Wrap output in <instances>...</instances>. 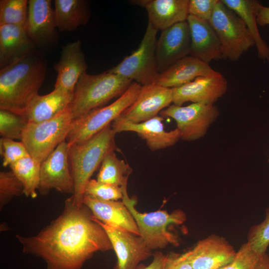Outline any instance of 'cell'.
Returning a JSON list of instances; mask_svg holds the SVG:
<instances>
[{
	"label": "cell",
	"mask_w": 269,
	"mask_h": 269,
	"mask_svg": "<svg viewBox=\"0 0 269 269\" xmlns=\"http://www.w3.org/2000/svg\"><path fill=\"white\" fill-rule=\"evenodd\" d=\"M84 205H74L66 199L61 215L37 235L15 236L23 253L39 257L46 269H81L94 253L113 250L104 228Z\"/></svg>",
	"instance_id": "6da1fadb"
},
{
	"label": "cell",
	"mask_w": 269,
	"mask_h": 269,
	"mask_svg": "<svg viewBox=\"0 0 269 269\" xmlns=\"http://www.w3.org/2000/svg\"><path fill=\"white\" fill-rule=\"evenodd\" d=\"M46 71V58L37 49L0 69V110L23 116L38 94Z\"/></svg>",
	"instance_id": "7a4b0ae2"
},
{
	"label": "cell",
	"mask_w": 269,
	"mask_h": 269,
	"mask_svg": "<svg viewBox=\"0 0 269 269\" xmlns=\"http://www.w3.org/2000/svg\"><path fill=\"white\" fill-rule=\"evenodd\" d=\"M116 134L110 124L89 139L69 144V162L74 184L71 197L75 206L79 208L83 205L86 186L106 155L119 150L115 139Z\"/></svg>",
	"instance_id": "3957f363"
},
{
	"label": "cell",
	"mask_w": 269,
	"mask_h": 269,
	"mask_svg": "<svg viewBox=\"0 0 269 269\" xmlns=\"http://www.w3.org/2000/svg\"><path fill=\"white\" fill-rule=\"evenodd\" d=\"M133 81L108 70L98 74H83L74 90L70 105L72 119L119 98Z\"/></svg>",
	"instance_id": "277c9868"
},
{
	"label": "cell",
	"mask_w": 269,
	"mask_h": 269,
	"mask_svg": "<svg viewBox=\"0 0 269 269\" xmlns=\"http://www.w3.org/2000/svg\"><path fill=\"white\" fill-rule=\"evenodd\" d=\"M72 120L70 105L51 119L28 123L23 131L21 141L29 155L41 163L60 143L66 140Z\"/></svg>",
	"instance_id": "5b68a950"
},
{
	"label": "cell",
	"mask_w": 269,
	"mask_h": 269,
	"mask_svg": "<svg viewBox=\"0 0 269 269\" xmlns=\"http://www.w3.org/2000/svg\"><path fill=\"white\" fill-rule=\"evenodd\" d=\"M122 201L134 218L139 236L151 250L164 248L169 244L179 245L177 236L169 231L167 227L170 224L181 225L186 221L183 211L176 210L170 214L165 210L140 213L135 208V199L130 198L128 192L123 193Z\"/></svg>",
	"instance_id": "8992f818"
},
{
	"label": "cell",
	"mask_w": 269,
	"mask_h": 269,
	"mask_svg": "<svg viewBox=\"0 0 269 269\" xmlns=\"http://www.w3.org/2000/svg\"><path fill=\"white\" fill-rule=\"evenodd\" d=\"M141 87L133 82L127 91L110 105L94 109L73 120L66 141L69 144L84 142L111 124L134 103Z\"/></svg>",
	"instance_id": "52a82bcc"
},
{
	"label": "cell",
	"mask_w": 269,
	"mask_h": 269,
	"mask_svg": "<svg viewBox=\"0 0 269 269\" xmlns=\"http://www.w3.org/2000/svg\"><path fill=\"white\" fill-rule=\"evenodd\" d=\"M209 22L220 41L222 59L236 61L255 46L244 22L221 0L217 2Z\"/></svg>",
	"instance_id": "ba28073f"
},
{
	"label": "cell",
	"mask_w": 269,
	"mask_h": 269,
	"mask_svg": "<svg viewBox=\"0 0 269 269\" xmlns=\"http://www.w3.org/2000/svg\"><path fill=\"white\" fill-rule=\"evenodd\" d=\"M157 31L148 22L138 47L108 71L141 86L154 84L159 74L156 57Z\"/></svg>",
	"instance_id": "9c48e42d"
},
{
	"label": "cell",
	"mask_w": 269,
	"mask_h": 269,
	"mask_svg": "<svg viewBox=\"0 0 269 269\" xmlns=\"http://www.w3.org/2000/svg\"><path fill=\"white\" fill-rule=\"evenodd\" d=\"M163 118H170L176 123L180 139L194 141L203 137L210 126L220 115L214 105L192 103L186 106L170 105L160 112Z\"/></svg>",
	"instance_id": "30bf717a"
},
{
	"label": "cell",
	"mask_w": 269,
	"mask_h": 269,
	"mask_svg": "<svg viewBox=\"0 0 269 269\" xmlns=\"http://www.w3.org/2000/svg\"><path fill=\"white\" fill-rule=\"evenodd\" d=\"M69 146L66 140L63 141L41 163L38 189L41 194L46 195L52 189L63 193H74L68 157Z\"/></svg>",
	"instance_id": "8fae6325"
},
{
	"label": "cell",
	"mask_w": 269,
	"mask_h": 269,
	"mask_svg": "<svg viewBox=\"0 0 269 269\" xmlns=\"http://www.w3.org/2000/svg\"><path fill=\"white\" fill-rule=\"evenodd\" d=\"M93 218L107 233L116 253L117 262L114 269H137L141 262L151 256L152 250L140 236L109 226Z\"/></svg>",
	"instance_id": "7c38bea8"
},
{
	"label": "cell",
	"mask_w": 269,
	"mask_h": 269,
	"mask_svg": "<svg viewBox=\"0 0 269 269\" xmlns=\"http://www.w3.org/2000/svg\"><path fill=\"white\" fill-rule=\"evenodd\" d=\"M228 83L218 71L202 76L182 86L172 88L173 104L182 106L188 102L205 105L214 104L227 92Z\"/></svg>",
	"instance_id": "4fadbf2b"
},
{
	"label": "cell",
	"mask_w": 269,
	"mask_h": 269,
	"mask_svg": "<svg viewBox=\"0 0 269 269\" xmlns=\"http://www.w3.org/2000/svg\"><path fill=\"white\" fill-rule=\"evenodd\" d=\"M236 252L225 238L211 234L184 254L193 269H220L233 260Z\"/></svg>",
	"instance_id": "5bb4252c"
},
{
	"label": "cell",
	"mask_w": 269,
	"mask_h": 269,
	"mask_svg": "<svg viewBox=\"0 0 269 269\" xmlns=\"http://www.w3.org/2000/svg\"><path fill=\"white\" fill-rule=\"evenodd\" d=\"M172 102V89L155 84L142 86L135 100L119 117L133 123H141L157 116Z\"/></svg>",
	"instance_id": "9a60e30c"
},
{
	"label": "cell",
	"mask_w": 269,
	"mask_h": 269,
	"mask_svg": "<svg viewBox=\"0 0 269 269\" xmlns=\"http://www.w3.org/2000/svg\"><path fill=\"white\" fill-rule=\"evenodd\" d=\"M190 43V29L187 20L162 30L156 46L159 73L178 60L188 56Z\"/></svg>",
	"instance_id": "2e32d148"
},
{
	"label": "cell",
	"mask_w": 269,
	"mask_h": 269,
	"mask_svg": "<svg viewBox=\"0 0 269 269\" xmlns=\"http://www.w3.org/2000/svg\"><path fill=\"white\" fill-rule=\"evenodd\" d=\"M163 118L155 116L139 123H133L123 120L120 117L111 124L114 132H133L146 142L148 147L153 151L171 147L180 139V132L176 128L166 131L163 124Z\"/></svg>",
	"instance_id": "e0dca14e"
},
{
	"label": "cell",
	"mask_w": 269,
	"mask_h": 269,
	"mask_svg": "<svg viewBox=\"0 0 269 269\" xmlns=\"http://www.w3.org/2000/svg\"><path fill=\"white\" fill-rule=\"evenodd\" d=\"M25 30L36 47H45L57 40L54 11L50 0H29Z\"/></svg>",
	"instance_id": "ac0fdd59"
},
{
	"label": "cell",
	"mask_w": 269,
	"mask_h": 269,
	"mask_svg": "<svg viewBox=\"0 0 269 269\" xmlns=\"http://www.w3.org/2000/svg\"><path fill=\"white\" fill-rule=\"evenodd\" d=\"M81 45V41L76 40L63 46L60 59L54 66L57 73L54 89L73 94L79 79L88 68Z\"/></svg>",
	"instance_id": "d6986e66"
},
{
	"label": "cell",
	"mask_w": 269,
	"mask_h": 269,
	"mask_svg": "<svg viewBox=\"0 0 269 269\" xmlns=\"http://www.w3.org/2000/svg\"><path fill=\"white\" fill-rule=\"evenodd\" d=\"M83 203L100 222L139 236L134 219L123 201L103 200L85 195Z\"/></svg>",
	"instance_id": "ffe728a7"
},
{
	"label": "cell",
	"mask_w": 269,
	"mask_h": 269,
	"mask_svg": "<svg viewBox=\"0 0 269 269\" xmlns=\"http://www.w3.org/2000/svg\"><path fill=\"white\" fill-rule=\"evenodd\" d=\"M187 21L191 37L189 55L208 64L222 59L220 41L210 22L191 15Z\"/></svg>",
	"instance_id": "44dd1931"
},
{
	"label": "cell",
	"mask_w": 269,
	"mask_h": 269,
	"mask_svg": "<svg viewBox=\"0 0 269 269\" xmlns=\"http://www.w3.org/2000/svg\"><path fill=\"white\" fill-rule=\"evenodd\" d=\"M131 2L144 7L148 21L156 30H163L186 21L189 0H137Z\"/></svg>",
	"instance_id": "7402d4cb"
},
{
	"label": "cell",
	"mask_w": 269,
	"mask_h": 269,
	"mask_svg": "<svg viewBox=\"0 0 269 269\" xmlns=\"http://www.w3.org/2000/svg\"><path fill=\"white\" fill-rule=\"evenodd\" d=\"M209 64L192 56H187L159 73L154 84L175 88L187 84L196 78L216 72Z\"/></svg>",
	"instance_id": "603a6c76"
},
{
	"label": "cell",
	"mask_w": 269,
	"mask_h": 269,
	"mask_svg": "<svg viewBox=\"0 0 269 269\" xmlns=\"http://www.w3.org/2000/svg\"><path fill=\"white\" fill-rule=\"evenodd\" d=\"M36 50L24 28L14 25L0 24V69Z\"/></svg>",
	"instance_id": "cb8c5ba5"
},
{
	"label": "cell",
	"mask_w": 269,
	"mask_h": 269,
	"mask_svg": "<svg viewBox=\"0 0 269 269\" xmlns=\"http://www.w3.org/2000/svg\"><path fill=\"white\" fill-rule=\"evenodd\" d=\"M72 99V93L54 88L47 94L35 96L23 116L27 123L51 119L68 107Z\"/></svg>",
	"instance_id": "d4e9b609"
},
{
	"label": "cell",
	"mask_w": 269,
	"mask_h": 269,
	"mask_svg": "<svg viewBox=\"0 0 269 269\" xmlns=\"http://www.w3.org/2000/svg\"><path fill=\"white\" fill-rule=\"evenodd\" d=\"M54 15L60 32H72L85 25L90 17L89 2L85 0H55Z\"/></svg>",
	"instance_id": "484cf974"
},
{
	"label": "cell",
	"mask_w": 269,
	"mask_h": 269,
	"mask_svg": "<svg viewBox=\"0 0 269 269\" xmlns=\"http://www.w3.org/2000/svg\"><path fill=\"white\" fill-rule=\"evenodd\" d=\"M244 22L251 33L259 59L269 62V45L262 37L257 21L259 1L256 0H221Z\"/></svg>",
	"instance_id": "4316f807"
},
{
	"label": "cell",
	"mask_w": 269,
	"mask_h": 269,
	"mask_svg": "<svg viewBox=\"0 0 269 269\" xmlns=\"http://www.w3.org/2000/svg\"><path fill=\"white\" fill-rule=\"evenodd\" d=\"M132 170L127 162L119 159L115 151H112L108 153L103 159L97 180L119 186L123 192L127 190L128 177Z\"/></svg>",
	"instance_id": "83f0119b"
},
{
	"label": "cell",
	"mask_w": 269,
	"mask_h": 269,
	"mask_svg": "<svg viewBox=\"0 0 269 269\" xmlns=\"http://www.w3.org/2000/svg\"><path fill=\"white\" fill-rule=\"evenodd\" d=\"M41 164L30 155L23 157L9 165L11 170L24 187V194L35 198L37 194L40 179Z\"/></svg>",
	"instance_id": "f1b7e54d"
},
{
	"label": "cell",
	"mask_w": 269,
	"mask_h": 269,
	"mask_svg": "<svg viewBox=\"0 0 269 269\" xmlns=\"http://www.w3.org/2000/svg\"><path fill=\"white\" fill-rule=\"evenodd\" d=\"M28 0H0V24H10L25 28Z\"/></svg>",
	"instance_id": "f546056e"
},
{
	"label": "cell",
	"mask_w": 269,
	"mask_h": 269,
	"mask_svg": "<svg viewBox=\"0 0 269 269\" xmlns=\"http://www.w3.org/2000/svg\"><path fill=\"white\" fill-rule=\"evenodd\" d=\"M27 122L22 115L0 110V135L1 137L21 140Z\"/></svg>",
	"instance_id": "4dcf8cb0"
},
{
	"label": "cell",
	"mask_w": 269,
	"mask_h": 269,
	"mask_svg": "<svg viewBox=\"0 0 269 269\" xmlns=\"http://www.w3.org/2000/svg\"><path fill=\"white\" fill-rule=\"evenodd\" d=\"M247 238V242L258 254L262 256L267 253L269 246V207L266 210L264 220L251 227Z\"/></svg>",
	"instance_id": "1f68e13d"
},
{
	"label": "cell",
	"mask_w": 269,
	"mask_h": 269,
	"mask_svg": "<svg viewBox=\"0 0 269 269\" xmlns=\"http://www.w3.org/2000/svg\"><path fill=\"white\" fill-rule=\"evenodd\" d=\"M24 194V187L13 172H0V210L13 197Z\"/></svg>",
	"instance_id": "d6a6232c"
},
{
	"label": "cell",
	"mask_w": 269,
	"mask_h": 269,
	"mask_svg": "<svg viewBox=\"0 0 269 269\" xmlns=\"http://www.w3.org/2000/svg\"><path fill=\"white\" fill-rule=\"evenodd\" d=\"M85 195L107 201H118L123 198V191L120 187L93 179H91L87 184Z\"/></svg>",
	"instance_id": "836d02e7"
},
{
	"label": "cell",
	"mask_w": 269,
	"mask_h": 269,
	"mask_svg": "<svg viewBox=\"0 0 269 269\" xmlns=\"http://www.w3.org/2000/svg\"><path fill=\"white\" fill-rule=\"evenodd\" d=\"M261 256L246 242L236 252L233 260L220 269H256Z\"/></svg>",
	"instance_id": "e575fe53"
},
{
	"label": "cell",
	"mask_w": 269,
	"mask_h": 269,
	"mask_svg": "<svg viewBox=\"0 0 269 269\" xmlns=\"http://www.w3.org/2000/svg\"><path fill=\"white\" fill-rule=\"evenodd\" d=\"M0 153L2 157V165H10L18 160L25 157L29 153L22 141L1 137L0 139Z\"/></svg>",
	"instance_id": "d590c367"
},
{
	"label": "cell",
	"mask_w": 269,
	"mask_h": 269,
	"mask_svg": "<svg viewBox=\"0 0 269 269\" xmlns=\"http://www.w3.org/2000/svg\"><path fill=\"white\" fill-rule=\"evenodd\" d=\"M219 0H189L188 13L209 21Z\"/></svg>",
	"instance_id": "8d00e7d4"
},
{
	"label": "cell",
	"mask_w": 269,
	"mask_h": 269,
	"mask_svg": "<svg viewBox=\"0 0 269 269\" xmlns=\"http://www.w3.org/2000/svg\"><path fill=\"white\" fill-rule=\"evenodd\" d=\"M163 269H193L184 254L170 252L165 255Z\"/></svg>",
	"instance_id": "74e56055"
},
{
	"label": "cell",
	"mask_w": 269,
	"mask_h": 269,
	"mask_svg": "<svg viewBox=\"0 0 269 269\" xmlns=\"http://www.w3.org/2000/svg\"><path fill=\"white\" fill-rule=\"evenodd\" d=\"M165 255L160 252H156L150 264L147 266L139 265L137 269H163Z\"/></svg>",
	"instance_id": "f35d334b"
},
{
	"label": "cell",
	"mask_w": 269,
	"mask_h": 269,
	"mask_svg": "<svg viewBox=\"0 0 269 269\" xmlns=\"http://www.w3.org/2000/svg\"><path fill=\"white\" fill-rule=\"evenodd\" d=\"M257 21L262 27L269 25V7L262 5L260 2L258 5Z\"/></svg>",
	"instance_id": "ab89813d"
},
{
	"label": "cell",
	"mask_w": 269,
	"mask_h": 269,
	"mask_svg": "<svg viewBox=\"0 0 269 269\" xmlns=\"http://www.w3.org/2000/svg\"><path fill=\"white\" fill-rule=\"evenodd\" d=\"M256 269H269V256L267 253L261 257Z\"/></svg>",
	"instance_id": "60d3db41"
},
{
	"label": "cell",
	"mask_w": 269,
	"mask_h": 269,
	"mask_svg": "<svg viewBox=\"0 0 269 269\" xmlns=\"http://www.w3.org/2000/svg\"><path fill=\"white\" fill-rule=\"evenodd\" d=\"M268 161H269V159H268Z\"/></svg>",
	"instance_id": "b9f144b4"
}]
</instances>
